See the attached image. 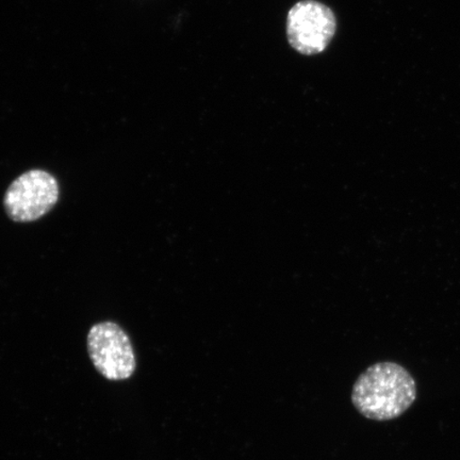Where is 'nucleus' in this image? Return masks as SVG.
<instances>
[{"instance_id": "nucleus-2", "label": "nucleus", "mask_w": 460, "mask_h": 460, "mask_svg": "<svg viewBox=\"0 0 460 460\" xmlns=\"http://www.w3.org/2000/svg\"><path fill=\"white\" fill-rule=\"evenodd\" d=\"M60 197L56 177L44 170L22 172L7 189L4 206L11 220L31 223L54 208Z\"/></svg>"}, {"instance_id": "nucleus-1", "label": "nucleus", "mask_w": 460, "mask_h": 460, "mask_svg": "<svg viewBox=\"0 0 460 460\" xmlns=\"http://www.w3.org/2000/svg\"><path fill=\"white\" fill-rule=\"evenodd\" d=\"M417 398L415 379L404 367L378 362L360 374L352 391V402L362 416L388 421L410 410Z\"/></svg>"}, {"instance_id": "nucleus-3", "label": "nucleus", "mask_w": 460, "mask_h": 460, "mask_svg": "<svg viewBox=\"0 0 460 460\" xmlns=\"http://www.w3.org/2000/svg\"><path fill=\"white\" fill-rule=\"evenodd\" d=\"M86 345L95 369L109 381H125L135 373L134 347L128 333L114 322L92 326Z\"/></svg>"}, {"instance_id": "nucleus-4", "label": "nucleus", "mask_w": 460, "mask_h": 460, "mask_svg": "<svg viewBox=\"0 0 460 460\" xmlns=\"http://www.w3.org/2000/svg\"><path fill=\"white\" fill-rule=\"evenodd\" d=\"M337 29L332 11L315 0L293 5L287 19L288 41L298 53L313 56L330 45Z\"/></svg>"}]
</instances>
